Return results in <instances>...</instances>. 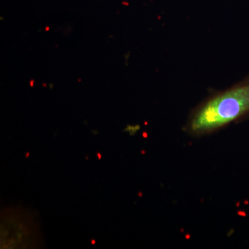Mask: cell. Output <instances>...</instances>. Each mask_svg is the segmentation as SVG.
I'll use <instances>...</instances> for the list:
<instances>
[{"label":"cell","instance_id":"cell-1","mask_svg":"<svg viewBox=\"0 0 249 249\" xmlns=\"http://www.w3.org/2000/svg\"><path fill=\"white\" fill-rule=\"evenodd\" d=\"M249 114V77L210 96L195 108L185 126L186 133L200 137L214 133Z\"/></svg>","mask_w":249,"mask_h":249}]
</instances>
